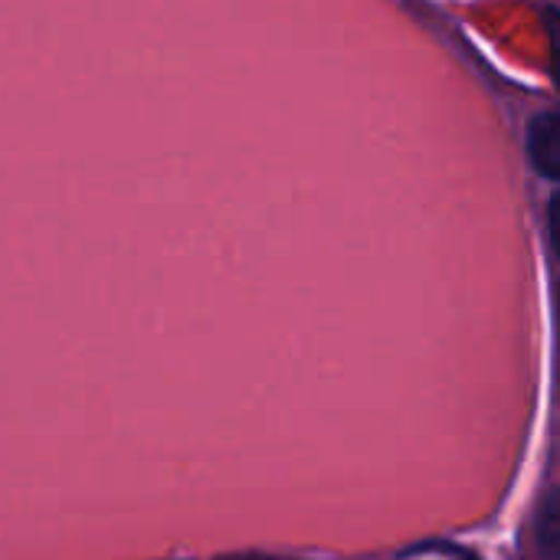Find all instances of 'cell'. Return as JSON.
<instances>
[{
  "label": "cell",
  "mask_w": 560,
  "mask_h": 560,
  "mask_svg": "<svg viewBox=\"0 0 560 560\" xmlns=\"http://www.w3.org/2000/svg\"><path fill=\"white\" fill-rule=\"evenodd\" d=\"M535 541H538V551L541 560H558L560 558V505L558 492L548 489L541 509H538V518H535Z\"/></svg>",
  "instance_id": "7a4b0ae2"
},
{
  "label": "cell",
  "mask_w": 560,
  "mask_h": 560,
  "mask_svg": "<svg viewBox=\"0 0 560 560\" xmlns=\"http://www.w3.org/2000/svg\"><path fill=\"white\" fill-rule=\"evenodd\" d=\"M400 560H479L476 555L456 548V545H420L413 551H407Z\"/></svg>",
  "instance_id": "3957f363"
},
{
  "label": "cell",
  "mask_w": 560,
  "mask_h": 560,
  "mask_svg": "<svg viewBox=\"0 0 560 560\" xmlns=\"http://www.w3.org/2000/svg\"><path fill=\"white\" fill-rule=\"evenodd\" d=\"M528 161L545 180H558L560 174V125L555 112H541L528 125Z\"/></svg>",
  "instance_id": "6da1fadb"
}]
</instances>
